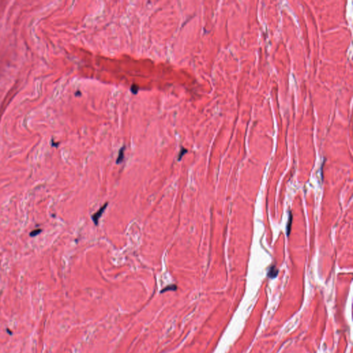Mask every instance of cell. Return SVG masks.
<instances>
[{"label": "cell", "mask_w": 353, "mask_h": 353, "mask_svg": "<svg viewBox=\"0 0 353 353\" xmlns=\"http://www.w3.org/2000/svg\"><path fill=\"white\" fill-rule=\"evenodd\" d=\"M108 202L105 203V204L103 205L102 207L95 213V214H93L92 215V217H91L92 220L93 222H94V224H95V226L98 225L99 219L101 218V217L103 215V213L104 212L105 210L106 209V208L108 207Z\"/></svg>", "instance_id": "1"}, {"label": "cell", "mask_w": 353, "mask_h": 353, "mask_svg": "<svg viewBox=\"0 0 353 353\" xmlns=\"http://www.w3.org/2000/svg\"><path fill=\"white\" fill-rule=\"evenodd\" d=\"M125 148H126V146H122V147L120 148L119 151V155L117 157V161L116 163L117 164H121V163L123 162L124 159V151H125Z\"/></svg>", "instance_id": "2"}, {"label": "cell", "mask_w": 353, "mask_h": 353, "mask_svg": "<svg viewBox=\"0 0 353 353\" xmlns=\"http://www.w3.org/2000/svg\"><path fill=\"white\" fill-rule=\"evenodd\" d=\"M277 273L278 270L276 268L275 266H272V267L270 268V270L268 272V276L271 278H275L277 275Z\"/></svg>", "instance_id": "3"}, {"label": "cell", "mask_w": 353, "mask_h": 353, "mask_svg": "<svg viewBox=\"0 0 353 353\" xmlns=\"http://www.w3.org/2000/svg\"><path fill=\"white\" fill-rule=\"evenodd\" d=\"M139 90V86L135 84H132V86H131V91L133 93V94H135V95L137 94Z\"/></svg>", "instance_id": "4"}, {"label": "cell", "mask_w": 353, "mask_h": 353, "mask_svg": "<svg viewBox=\"0 0 353 353\" xmlns=\"http://www.w3.org/2000/svg\"><path fill=\"white\" fill-rule=\"evenodd\" d=\"M188 152V150L184 148L181 147V150H180V152H179V157H178V161H180L181 158L183 157V156H184L186 153H187Z\"/></svg>", "instance_id": "5"}, {"label": "cell", "mask_w": 353, "mask_h": 353, "mask_svg": "<svg viewBox=\"0 0 353 353\" xmlns=\"http://www.w3.org/2000/svg\"><path fill=\"white\" fill-rule=\"evenodd\" d=\"M292 216L291 213H290V215H289V220L288 222V224H287V234L288 236L290 234V232H291V223H292Z\"/></svg>", "instance_id": "6"}, {"label": "cell", "mask_w": 353, "mask_h": 353, "mask_svg": "<svg viewBox=\"0 0 353 353\" xmlns=\"http://www.w3.org/2000/svg\"><path fill=\"white\" fill-rule=\"evenodd\" d=\"M41 232H42L41 229H36L35 231H32L31 233H30V236H31V237H35V236L39 235Z\"/></svg>", "instance_id": "7"}, {"label": "cell", "mask_w": 353, "mask_h": 353, "mask_svg": "<svg viewBox=\"0 0 353 353\" xmlns=\"http://www.w3.org/2000/svg\"><path fill=\"white\" fill-rule=\"evenodd\" d=\"M81 93H82V92H81L80 91H77V92H75V95H76V96H80V95H82Z\"/></svg>", "instance_id": "8"}, {"label": "cell", "mask_w": 353, "mask_h": 353, "mask_svg": "<svg viewBox=\"0 0 353 353\" xmlns=\"http://www.w3.org/2000/svg\"><path fill=\"white\" fill-rule=\"evenodd\" d=\"M7 332L8 333V334H9L10 335H11L12 334V332H11V331H10V330H8V329H7Z\"/></svg>", "instance_id": "9"}]
</instances>
